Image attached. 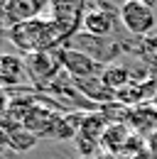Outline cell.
<instances>
[{"instance_id": "1", "label": "cell", "mask_w": 157, "mask_h": 159, "mask_svg": "<svg viewBox=\"0 0 157 159\" xmlns=\"http://www.w3.org/2000/svg\"><path fill=\"white\" fill-rule=\"evenodd\" d=\"M7 39L12 47H17L22 52V57L27 54H37V52H49V49H57L59 44H64L66 37L61 34L54 20L52 17H37V20L22 22L7 30Z\"/></svg>"}, {"instance_id": "2", "label": "cell", "mask_w": 157, "mask_h": 159, "mask_svg": "<svg viewBox=\"0 0 157 159\" xmlns=\"http://www.w3.org/2000/svg\"><path fill=\"white\" fill-rule=\"evenodd\" d=\"M120 22L123 27L135 34V37H147L157 25V15H155V7L150 2H142V0H130V2H123L120 10Z\"/></svg>"}, {"instance_id": "3", "label": "cell", "mask_w": 157, "mask_h": 159, "mask_svg": "<svg viewBox=\"0 0 157 159\" xmlns=\"http://www.w3.org/2000/svg\"><path fill=\"white\" fill-rule=\"evenodd\" d=\"M25 69L27 76L35 83H52L59 76L61 69V54L59 49H49V52H37V54H27L25 57ZM64 71V69H61Z\"/></svg>"}, {"instance_id": "4", "label": "cell", "mask_w": 157, "mask_h": 159, "mask_svg": "<svg viewBox=\"0 0 157 159\" xmlns=\"http://www.w3.org/2000/svg\"><path fill=\"white\" fill-rule=\"evenodd\" d=\"M86 5L83 2H52L49 5V15L47 17H52L54 25H57L59 30H61V34L66 37V39H71L74 34H76L78 30V22L83 25V17H86Z\"/></svg>"}, {"instance_id": "5", "label": "cell", "mask_w": 157, "mask_h": 159, "mask_svg": "<svg viewBox=\"0 0 157 159\" xmlns=\"http://www.w3.org/2000/svg\"><path fill=\"white\" fill-rule=\"evenodd\" d=\"M59 54H61V69H64L66 76H71V79H88V76H96L98 64L91 59L88 54L78 52V49L69 47V44H64V47L59 49Z\"/></svg>"}, {"instance_id": "6", "label": "cell", "mask_w": 157, "mask_h": 159, "mask_svg": "<svg viewBox=\"0 0 157 159\" xmlns=\"http://www.w3.org/2000/svg\"><path fill=\"white\" fill-rule=\"evenodd\" d=\"M2 10H5V25L15 27V25L42 17V12L49 10V5H42L35 0H10V2L2 5Z\"/></svg>"}, {"instance_id": "7", "label": "cell", "mask_w": 157, "mask_h": 159, "mask_svg": "<svg viewBox=\"0 0 157 159\" xmlns=\"http://www.w3.org/2000/svg\"><path fill=\"white\" fill-rule=\"evenodd\" d=\"M113 27H116V17L111 15V10L106 5H98V7H88L86 10V17H83V32L86 34L108 39L113 34Z\"/></svg>"}, {"instance_id": "8", "label": "cell", "mask_w": 157, "mask_h": 159, "mask_svg": "<svg viewBox=\"0 0 157 159\" xmlns=\"http://www.w3.org/2000/svg\"><path fill=\"white\" fill-rule=\"evenodd\" d=\"M25 57L17 54H0V88L10 91V88H17L25 81Z\"/></svg>"}, {"instance_id": "9", "label": "cell", "mask_w": 157, "mask_h": 159, "mask_svg": "<svg viewBox=\"0 0 157 159\" xmlns=\"http://www.w3.org/2000/svg\"><path fill=\"white\" fill-rule=\"evenodd\" d=\"M2 127H5V135H7V149H12L15 154H25V152L37 147L39 137L32 130H27L25 125H7V122H2Z\"/></svg>"}, {"instance_id": "10", "label": "cell", "mask_w": 157, "mask_h": 159, "mask_svg": "<svg viewBox=\"0 0 157 159\" xmlns=\"http://www.w3.org/2000/svg\"><path fill=\"white\" fill-rule=\"evenodd\" d=\"M74 86H76L78 96H83V98L98 100V103H103V105H108V103H116V93H113L111 88H106V86H103L101 76L74 79Z\"/></svg>"}, {"instance_id": "11", "label": "cell", "mask_w": 157, "mask_h": 159, "mask_svg": "<svg viewBox=\"0 0 157 159\" xmlns=\"http://www.w3.org/2000/svg\"><path fill=\"white\" fill-rule=\"evenodd\" d=\"M98 76H101V81H103V86L111 88L113 93L123 91L125 86H130V83L135 81L133 79V71H130L128 66H123V64H106L103 71H101Z\"/></svg>"}, {"instance_id": "12", "label": "cell", "mask_w": 157, "mask_h": 159, "mask_svg": "<svg viewBox=\"0 0 157 159\" xmlns=\"http://www.w3.org/2000/svg\"><path fill=\"white\" fill-rule=\"evenodd\" d=\"M10 91H5V88H0V120L5 118V113H7V108H10Z\"/></svg>"}, {"instance_id": "13", "label": "cell", "mask_w": 157, "mask_h": 159, "mask_svg": "<svg viewBox=\"0 0 157 159\" xmlns=\"http://www.w3.org/2000/svg\"><path fill=\"white\" fill-rule=\"evenodd\" d=\"M133 159H157V152L155 149H142V152H137Z\"/></svg>"}, {"instance_id": "14", "label": "cell", "mask_w": 157, "mask_h": 159, "mask_svg": "<svg viewBox=\"0 0 157 159\" xmlns=\"http://www.w3.org/2000/svg\"><path fill=\"white\" fill-rule=\"evenodd\" d=\"M0 159H20V154H15L12 149H7L5 154H0Z\"/></svg>"}, {"instance_id": "15", "label": "cell", "mask_w": 157, "mask_h": 159, "mask_svg": "<svg viewBox=\"0 0 157 159\" xmlns=\"http://www.w3.org/2000/svg\"><path fill=\"white\" fill-rule=\"evenodd\" d=\"M2 5H5V2H0V27L5 25V10H2Z\"/></svg>"}, {"instance_id": "16", "label": "cell", "mask_w": 157, "mask_h": 159, "mask_svg": "<svg viewBox=\"0 0 157 159\" xmlns=\"http://www.w3.org/2000/svg\"><path fill=\"white\" fill-rule=\"evenodd\" d=\"M81 159H83V157H81Z\"/></svg>"}]
</instances>
